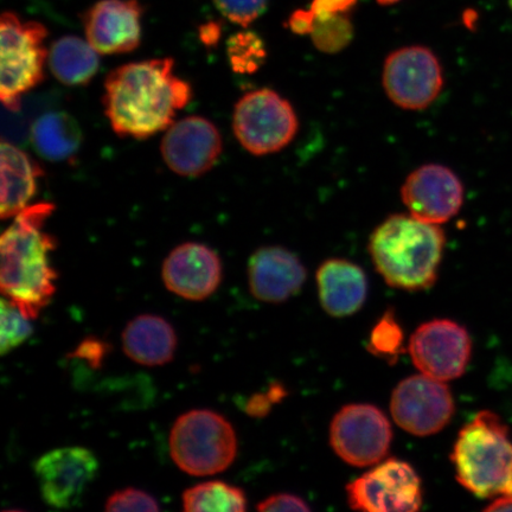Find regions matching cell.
<instances>
[{"mask_svg":"<svg viewBox=\"0 0 512 512\" xmlns=\"http://www.w3.org/2000/svg\"><path fill=\"white\" fill-rule=\"evenodd\" d=\"M192 98L190 83L175 73V61L124 64L108 74L102 105L121 138L146 139L168 130Z\"/></svg>","mask_w":512,"mask_h":512,"instance_id":"cell-1","label":"cell"},{"mask_svg":"<svg viewBox=\"0 0 512 512\" xmlns=\"http://www.w3.org/2000/svg\"><path fill=\"white\" fill-rule=\"evenodd\" d=\"M55 210L54 204L36 203L14 217L0 238V288L29 319H35L53 299L59 278L50 255L57 246L44 226Z\"/></svg>","mask_w":512,"mask_h":512,"instance_id":"cell-2","label":"cell"},{"mask_svg":"<svg viewBox=\"0 0 512 512\" xmlns=\"http://www.w3.org/2000/svg\"><path fill=\"white\" fill-rule=\"evenodd\" d=\"M446 245L440 224L411 214L387 217L369 239L371 261L389 286L422 291L438 279Z\"/></svg>","mask_w":512,"mask_h":512,"instance_id":"cell-3","label":"cell"},{"mask_svg":"<svg viewBox=\"0 0 512 512\" xmlns=\"http://www.w3.org/2000/svg\"><path fill=\"white\" fill-rule=\"evenodd\" d=\"M451 462L459 484L471 494L494 499L512 495V441L496 413L479 412L462 428Z\"/></svg>","mask_w":512,"mask_h":512,"instance_id":"cell-4","label":"cell"},{"mask_svg":"<svg viewBox=\"0 0 512 512\" xmlns=\"http://www.w3.org/2000/svg\"><path fill=\"white\" fill-rule=\"evenodd\" d=\"M169 446L178 469L194 477L226 471L238 454V437L223 415L194 409L176 420Z\"/></svg>","mask_w":512,"mask_h":512,"instance_id":"cell-5","label":"cell"},{"mask_svg":"<svg viewBox=\"0 0 512 512\" xmlns=\"http://www.w3.org/2000/svg\"><path fill=\"white\" fill-rule=\"evenodd\" d=\"M47 37L43 24L23 21L14 12L0 18V100L11 112L21 110L23 96L46 76Z\"/></svg>","mask_w":512,"mask_h":512,"instance_id":"cell-6","label":"cell"},{"mask_svg":"<svg viewBox=\"0 0 512 512\" xmlns=\"http://www.w3.org/2000/svg\"><path fill=\"white\" fill-rule=\"evenodd\" d=\"M299 120L291 102L270 88L246 93L236 102L233 131L254 156L277 153L297 136Z\"/></svg>","mask_w":512,"mask_h":512,"instance_id":"cell-7","label":"cell"},{"mask_svg":"<svg viewBox=\"0 0 512 512\" xmlns=\"http://www.w3.org/2000/svg\"><path fill=\"white\" fill-rule=\"evenodd\" d=\"M382 85L389 100L403 110H426L443 91V67L430 48H401L384 61Z\"/></svg>","mask_w":512,"mask_h":512,"instance_id":"cell-8","label":"cell"},{"mask_svg":"<svg viewBox=\"0 0 512 512\" xmlns=\"http://www.w3.org/2000/svg\"><path fill=\"white\" fill-rule=\"evenodd\" d=\"M393 430L381 409L368 403H354L339 411L330 427V443L345 463L356 467L374 466L386 459Z\"/></svg>","mask_w":512,"mask_h":512,"instance_id":"cell-9","label":"cell"},{"mask_svg":"<svg viewBox=\"0 0 512 512\" xmlns=\"http://www.w3.org/2000/svg\"><path fill=\"white\" fill-rule=\"evenodd\" d=\"M351 509L368 512L418 511L422 505L421 479L411 464L384 459L347 486Z\"/></svg>","mask_w":512,"mask_h":512,"instance_id":"cell-10","label":"cell"},{"mask_svg":"<svg viewBox=\"0 0 512 512\" xmlns=\"http://www.w3.org/2000/svg\"><path fill=\"white\" fill-rule=\"evenodd\" d=\"M390 412L403 431L415 437H430L450 424L456 405L445 382L421 373L396 386Z\"/></svg>","mask_w":512,"mask_h":512,"instance_id":"cell-11","label":"cell"},{"mask_svg":"<svg viewBox=\"0 0 512 512\" xmlns=\"http://www.w3.org/2000/svg\"><path fill=\"white\" fill-rule=\"evenodd\" d=\"M414 366L422 374L447 382L459 379L469 366L472 339L463 325L434 319L419 326L409 342Z\"/></svg>","mask_w":512,"mask_h":512,"instance_id":"cell-12","label":"cell"},{"mask_svg":"<svg viewBox=\"0 0 512 512\" xmlns=\"http://www.w3.org/2000/svg\"><path fill=\"white\" fill-rule=\"evenodd\" d=\"M34 470L44 502L56 509H72L98 475L99 462L88 448L62 447L43 454Z\"/></svg>","mask_w":512,"mask_h":512,"instance_id":"cell-13","label":"cell"},{"mask_svg":"<svg viewBox=\"0 0 512 512\" xmlns=\"http://www.w3.org/2000/svg\"><path fill=\"white\" fill-rule=\"evenodd\" d=\"M401 198L408 213L416 219L443 224L462 209L464 185L447 166L426 164L407 177Z\"/></svg>","mask_w":512,"mask_h":512,"instance_id":"cell-14","label":"cell"},{"mask_svg":"<svg viewBox=\"0 0 512 512\" xmlns=\"http://www.w3.org/2000/svg\"><path fill=\"white\" fill-rule=\"evenodd\" d=\"M223 149L222 136L210 120L197 117L175 121L163 138L162 156L168 168L183 177H200L214 168Z\"/></svg>","mask_w":512,"mask_h":512,"instance_id":"cell-15","label":"cell"},{"mask_svg":"<svg viewBox=\"0 0 512 512\" xmlns=\"http://www.w3.org/2000/svg\"><path fill=\"white\" fill-rule=\"evenodd\" d=\"M142 16L138 0H100L82 18L87 41L101 55L131 53L142 41Z\"/></svg>","mask_w":512,"mask_h":512,"instance_id":"cell-16","label":"cell"},{"mask_svg":"<svg viewBox=\"0 0 512 512\" xmlns=\"http://www.w3.org/2000/svg\"><path fill=\"white\" fill-rule=\"evenodd\" d=\"M162 278L165 287L176 296L201 302L219 288L222 262L220 256L203 243H183L165 259Z\"/></svg>","mask_w":512,"mask_h":512,"instance_id":"cell-17","label":"cell"},{"mask_svg":"<svg viewBox=\"0 0 512 512\" xmlns=\"http://www.w3.org/2000/svg\"><path fill=\"white\" fill-rule=\"evenodd\" d=\"M306 278L303 262L283 247H261L248 262L249 290L262 303L287 302L302 291Z\"/></svg>","mask_w":512,"mask_h":512,"instance_id":"cell-18","label":"cell"},{"mask_svg":"<svg viewBox=\"0 0 512 512\" xmlns=\"http://www.w3.org/2000/svg\"><path fill=\"white\" fill-rule=\"evenodd\" d=\"M317 286L324 311L336 318L355 315L368 297L367 274L345 259L324 261L317 271Z\"/></svg>","mask_w":512,"mask_h":512,"instance_id":"cell-19","label":"cell"},{"mask_svg":"<svg viewBox=\"0 0 512 512\" xmlns=\"http://www.w3.org/2000/svg\"><path fill=\"white\" fill-rule=\"evenodd\" d=\"M128 358L145 367H159L172 361L177 349L176 331L162 317L142 315L131 320L121 335Z\"/></svg>","mask_w":512,"mask_h":512,"instance_id":"cell-20","label":"cell"},{"mask_svg":"<svg viewBox=\"0 0 512 512\" xmlns=\"http://www.w3.org/2000/svg\"><path fill=\"white\" fill-rule=\"evenodd\" d=\"M2 166V196H0V217L14 219L29 207L37 192V182L43 170L30 158L27 152L10 143L0 147Z\"/></svg>","mask_w":512,"mask_h":512,"instance_id":"cell-21","label":"cell"},{"mask_svg":"<svg viewBox=\"0 0 512 512\" xmlns=\"http://www.w3.org/2000/svg\"><path fill=\"white\" fill-rule=\"evenodd\" d=\"M81 127L67 112L41 115L31 127L30 142L35 151L49 162H66L79 152Z\"/></svg>","mask_w":512,"mask_h":512,"instance_id":"cell-22","label":"cell"},{"mask_svg":"<svg viewBox=\"0 0 512 512\" xmlns=\"http://www.w3.org/2000/svg\"><path fill=\"white\" fill-rule=\"evenodd\" d=\"M51 74L62 85L86 86L100 67L99 53L88 41L76 36H63L51 44L48 55Z\"/></svg>","mask_w":512,"mask_h":512,"instance_id":"cell-23","label":"cell"},{"mask_svg":"<svg viewBox=\"0 0 512 512\" xmlns=\"http://www.w3.org/2000/svg\"><path fill=\"white\" fill-rule=\"evenodd\" d=\"M183 508L189 512H242L247 508V498L240 488L215 480L185 491Z\"/></svg>","mask_w":512,"mask_h":512,"instance_id":"cell-24","label":"cell"},{"mask_svg":"<svg viewBox=\"0 0 512 512\" xmlns=\"http://www.w3.org/2000/svg\"><path fill=\"white\" fill-rule=\"evenodd\" d=\"M312 42L325 54H336L347 48L354 37V27L344 14L315 15Z\"/></svg>","mask_w":512,"mask_h":512,"instance_id":"cell-25","label":"cell"},{"mask_svg":"<svg viewBox=\"0 0 512 512\" xmlns=\"http://www.w3.org/2000/svg\"><path fill=\"white\" fill-rule=\"evenodd\" d=\"M227 53L234 72L242 75L258 72L267 56L264 42L252 31H241L230 37Z\"/></svg>","mask_w":512,"mask_h":512,"instance_id":"cell-26","label":"cell"},{"mask_svg":"<svg viewBox=\"0 0 512 512\" xmlns=\"http://www.w3.org/2000/svg\"><path fill=\"white\" fill-rule=\"evenodd\" d=\"M368 350L389 364L398 361L405 351V334L392 309L384 313L371 331Z\"/></svg>","mask_w":512,"mask_h":512,"instance_id":"cell-27","label":"cell"},{"mask_svg":"<svg viewBox=\"0 0 512 512\" xmlns=\"http://www.w3.org/2000/svg\"><path fill=\"white\" fill-rule=\"evenodd\" d=\"M2 329H0V352L8 354L22 345L32 335L30 319L25 317L18 307L3 298Z\"/></svg>","mask_w":512,"mask_h":512,"instance_id":"cell-28","label":"cell"},{"mask_svg":"<svg viewBox=\"0 0 512 512\" xmlns=\"http://www.w3.org/2000/svg\"><path fill=\"white\" fill-rule=\"evenodd\" d=\"M213 3L228 21L247 28L264 15L268 0H213Z\"/></svg>","mask_w":512,"mask_h":512,"instance_id":"cell-29","label":"cell"},{"mask_svg":"<svg viewBox=\"0 0 512 512\" xmlns=\"http://www.w3.org/2000/svg\"><path fill=\"white\" fill-rule=\"evenodd\" d=\"M155 497L147 492L134 488H127L113 492L107 499L106 511H159Z\"/></svg>","mask_w":512,"mask_h":512,"instance_id":"cell-30","label":"cell"},{"mask_svg":"<svg viewBox=\"0 0 512 512\" xmlns=\"http://www.w3.org/2000/svg\"><path fill=\"white\" fill-rule=\"evenodd\" d=\"M259 511H311L304 499L291 494L273 495L258 505Z\"/></svg>","mask_w":512,"mask_h":512,"instance_id":"cell-31","label":"cell"},{"mask_svg":"<svg viewBox=\"0 0 512 512\" xmlns=\"http://www.w3.org/2000/svg\"><path fill=\"white\" fill-rule=\"evenodd\" d=\"M107 352V344L98 338L92 337L85 339L75 350L74 355L81 358L82 361H86L89 366L98 368L105 360Z\"/></svg>","mask_w":512,"mask_h":512,"instance_id":"cell-32","label":"cell"},{"mask_svg":"<svg viewBox=\"0 0 512 512\" xmlns=\"http://www.w3.org/2000/svg\"><path fill=\"white\" fill-rule=\"evenodd\" d=\"M284 390L275 384L268 393L254 395L253 398L247 402V413L252 416H265L271 409V405L283 398Z\"/></svg>","mask_w":512,"mask_h":512,"instance_id":"cell-33","label":"cell"},{"mask_svg":"<svg viewBox=\"0 0 512 512\" xmlns=\"http://www.w3.org/2000/svg\"><path fill=\"white\" fill-rule=\"evenodd\" d=\"M357 0H313L311 11L315 15L344 14Z\"/></svg>","mask_w":512,"mask_h":512,"instance_id":"cell-34","label":"cell"},{"mask_svg":"<svg viewBox=\"0 0 512 512\" xmlns=\"http://www.w3.org/2000/svg\"><path fill=\"white\" fill-rule=\"evenodd\" d=\"M313 21H315V14L311 10L296 11L290 18V28L299 35L311 34Z\"/></svg>","mask_w":512,"mask_h":512,"instance_id":"cell-35","label":"cell"},{"mask_svg":"<svg viewBox=\"0 0 512 512\" xmlns=\"http://www.w3.org/2000/svg\"><path fill=\"white\" fill-rule=\"evenodd\" d=\"M201 41L207 47H214L221 37V27L219 23L209 22L202 25L200 29Z\"/></svg>","mask_w":512,"mask_h":512,"instance_id":"cell-36","label":"cell"},{"mask_svg":"<svg viewBox=\"0 0 512 512\" xmlns=\"http://www.w3.org/2000/svg\"><path fill=\"white\" fill-rule=\"evenodd\" d=\"M484 510L485 511H512V495L495 498L494 502L490 503L489 507H486Z\"/></svg>","mask_w":512,"mask_h":512,"instance_id":"cell-37","label":"cell"},{"mask_svg":"<svg viewBox=\"0 0 512 512\" xmlns=\"http://www.w3.org/2000/svg\"><path fill=\"white\" fill-rule=\"evenodd\" d=\"M382 5H392L394 3H398L399 0H377Z\"/></svg>","mask_w":512,"mask_h":512,"instance_id":"cell-38","label":"cell"}]
</instances>
